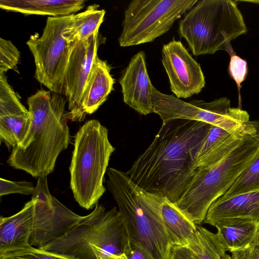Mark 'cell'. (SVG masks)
<instances>
[{
	"label": "cell",
	"mask_w": 259,
	"mask_h": 259,
	"mask_svg": "<svg viewBox=\"0 0 259 259\" xmlns=\"http://www.w3.org/2000/svg\"><path fill=\"white\" fill-rule=\"evenodd\" d=\"M20 57V53L10 40L0 38V74L17 68Z\"/></svg>",
	"instance_id": "cell-27"
},
{
	"label": "cell",
	"mask_w": 259,
	"mask_h": 259,
	"mask_svg": "<svg viewBox=\"0 0 259 259\" xmlns=\"http://www.w3.org/2000/svg\"><path fill=\"white\" fill-rule=\"evenodd\" d=\"M198 2L197 0H134L124 12L120 47L153 41L166 33L176 20Z\"/></svg>",
	"instance_id": "cell-8"
},
{
	"label": "cell",
	"mask_w": 259,
	"mask_h": 259,
	"mask_svg": "<svg viewBox=\"0 0 259 259\" xmlns=\"http://www.w3.org/2000/svg\"><path fill=\"white\" fill-rule=\"evenodd\" d=\"M188 246L199 259H226L227 255L218 244L214 233L199 225Z\"/></svg>",
	"instance_id": "cell-24"
},
{
	"label": "cell",
	"mask_w": 259,
	"mask_h": 259,
	"mask_svg": "<svg viewBox=\"0 0 259 259\" xmlns=\"http://www.w3.org/2000/svg\"><path fill=\"white\" fill-rule=\"evenodd\" d=\"M236 1H198L179 22L178 32L194 56L212 54L219 50L235 54L231 41L247 32Z\"/></svg>",
	"instance_id": "cell-6"
},
{
	"label": "cell",
	"mask_w": 259,
	"mask_h": 259,
	"mask_svg": "<svg viewBox=\"0 0 259 259\" xmlns=\"http://www.w3.org/2000/svg\"><path fill=\"white\" fill-rule=\"evenodd\" d=\"M211 125L186 119L162 123L126 174L142 189L175 203L198 169L196 154Z\"/></svg>",
	"instance_id": "cell-1"
},
{
	"label": "cell",
	"mask_w": 259,
	"mask_h": 259,
	"mask_svg": "<svg viewBox=\"0 0 259 259\" xmlns=\"http://www.w3.org/2000/svg\"><path fill=\"white\" fill-rule=\"evenodd\" d=\"M31 123L30 112L0 117V139L9 149L19 146L26 137Z\"/></svg>",
	"instance_id": "cell-23"
},
{
	"label": "cell",
	"mask_w": 259,
	"mask_h": 259,
	"mask_svg": "<svg viewBox=\"0 0 259 259\" xmlns=\"http://www.w3.org/2000/svg\"><path fill=\"white\" fill-rule=\"evenodd\" d=\"M102 259H128L125 253L113 254Z\"/></svg>",
	"instance_id": "cell-33"
},
{
	"label": "cell",
	"mask_w": 259,
	"mask_h": 259,
	"mask_svg": "<svg viewBox=\"0 0 259 259\" xmlns=\"http://www.w3.org/2000/svg\"><path fill=\"white\" fill-rule=\"evenodd\" d=\"M125 253L128 259H147L142 250L131 242Z\"/></svg>",
	"instance_id": "cell-32"
},
{
	"label": "cell",
	"mask_w": 259,
	"mask_h": 259,
	"mask_svg": "<svg viewBox=\"0 0 259 259\" xmlns=\"http://www.w3.org/2000/svg\"><path fill=\"white\" fill-rule=\"evenodd\" d=\"M130 241L116 207L107 210L98 203L67 233L41 249L74 259H102L125 253Z\"/></svg>",
	"instance_id": "cell-5"
},
{
	"label": "cell",
	"mask_w": 259,
	"mask_h": 259,
	"mask_svg": "<svg viewBox=\"0 0 259 259\" xmlns=\"http://www.w3.org/2000/svg\"><path fill=\"white\" fill-rule=\"evenodd\" d=\"M170 259H199L188 245L173 246Z\"/></svg>",
	"instance_id": "cell-31"
},
{
	"label": "cell",
	"mask_w": 259,
	"mask_h": 259,
	"mask_svg": "<svg viewBox=\"0 0 259 259\" xmlns=\"http://www.w3.org/2000/svg\"><path fill=\"white\" fill-rule=\"evenodd\" d=\"M123 102L141 115L154 113L152 93L145 53L140 51L131 59L119 80Z\"/></svg>",
	"instance_id": "cell-14"
},
{
	"label": "cell",
	"mask_w": 259,
	"mask_h": 259,
	"mask_svg": "<svg viewBox=\"0 0 259 259\" xmlns=\"http://www.w3.org/2000/svg\"><path fill=\"white\" fill-rule=\"evenodd\" d=\"M155 195L158 209L172 246L188 245L196 231L195 224L167 198Z\"/></svg>",
	"instance_id": "cell-18"
},
{
	"label": "cell",
	"mask_w": 259,
	"mask_h": 259,
	"mask_svg": "<svg viewBox=\"0 0 259 259\" xmlns=\"http://www.w3.org/2000/svg\"><path fill=\"white\" fill-rule=\"evenodd\" d=\"M114 83L109 65L97 56L83 96L82 105L86 114L94 113L105 102L113 90Z\"/></svg>",
	"instance_id": "cell-20"
},
{
	"label": "cell",
	"mask_w": 259,
	"mask_h": 259,
	"mask_svg": "<svg viewBox=\"0 0 259 259\" xmlns=\"http://www.w3.org/2000/svg\"><path fill=\"white\" fill-rule=\"evenodd\" d=\"M66 103L60 94L44 90L28 97L31 126L23 142L12 149L7 161L10 166L35 178L54 171L59 154L71 143Z\"/></svg>",
	"instance_id": "cell-2"
},
{
	"label": "cell",
	"mask_w": 259,
	"mask_h": 259,
	"mask_svg": "<svg viewBox=\"0 0 259 259\" xmlns=\"http://www.w3.org/2000/svg\"><path fill=\"white\" fill-rule=\"evenodd\" d=\"M246 222L259 223V190L221 196L211 204L203 223L217 229Z\"/></svg>",
	"instance_id": "cell-15"
},
{
	"label": "cell",
	"mask_w": 259,
	"mask_h": 259,
	"mask_svg": "<svg viewBox=\"0 0 259 259\" xmlns=\"http://www.w3.org/2000/svg\"><path fill=\"white\" fill-rule=\"evenodd\" d=\"M106 181L123 218L130 242L147 259H170L172 246L159 214L154 194L135 184L126 172L108 168Z\"/></svg>",
	"instance_id": "cell-3"
},
{
	"label": "cell",
	"mask_w": 259,
	"mask_h": 259,
	"mask_svg": "<svg viewBox=\"0 0 259 259\" xmlns=\"http://www.w3.org/2000/svg\"><path fill=\"white\" fill-rule=\"evenodd\" d=\"M83 0H1L2 9L27 15L63 17L73 15L85 6Z\"/></svg>",
	"instance_id": "cell-19"
},
{
	"label": "cell",
	"mask_w": 259,
	"mask_h": 259,
	"mask_svg": "<svg viewBox=\"0 0 259 259\" xmlns=\"http://www.w3.org/2000/svg\"><path fill=\"white\" fill-rule=\"evenodd\" d=\"M162 63L176 97L186 99L200 93L205 81L200 65L179 40L163 45Z\"/></svg>",
	"instance_id": "cell-13"
},
{
	"label": "cell",
	"mask_w": 259,
	"mask_h": 259,
	"mask_svg": "<svg viewBox=\"0 0 259 259\" xmlns=\"http://www.w3.org/2000/svg\"><path fill=\"white\" fill-rule=\"evenodd\" d=\"M99 46V30L79 42L72 50L65 72L63 93L68 102V119L83 121L85 113L82 100L85 88L97 58Z\"/></svg>",
	"instance_id": "cell-12"
},
{
	"label": "cell",
	"mask_w": 259,
	"mask_h": 259,
	"mask_svg": "<svg viewBox=\"0 0 259 259\" xmlns=\"http://www.w3.org/2000/svg\"><path fill=\"white\" fill-rule=\"evenodd\" d=\"M32 198L35 204L29 244L33 247L41 248L63 236L82 218L51 195L47 176L38 178Z\"/></svg>",
	"instance_id": "cell-11"
},
{
	"label": "cell",
	"mask_w": 259,
	"mask_h": 259,
	"mask_svg": "<svg viewBox=\"0 0 259 259\" xmlns=\"http://www.w3.org/2000/svg\"><path fill=\"white\" fill-rule=\"evenodd\" d=\"M35 187L32 183L25 180L12 181L0 179V196L10 194L19 193L24 195H33Z\"/></svg>",
	"instance_id": "cell-28"
},
{
	"label": "cell",
	"mask_w": 259,
	"mask_h": 259,
	"mask_svg": "<svg viewBox=\"0 0 259 259\" xmlns=\"http://www.w3.org/2000/svg\"><path fill=\"white\" fill-rule=\"evenodd\" d=\"M215 239L225 252L247 248L259 242V223L246 222L217 228Z\"/></svg>",
	"instance_id": "cell-21"
},
{
	"label": "cell",
	"mask_w": 259,
	"mask_h": 259,
	"mask_svg": "<svg viewBox=\"0 0 259 259\" xmlns=\"http://www.w3.org/2000/svg\"><path fill=\"white\" fill-rule=\"evenodd\" d=\"M231 253L227 255L226 259H259V242L247 248Z\"/></svg>",
	"instance_id": "cell-30"
},
{
	"label": "cell",
	"mask_w": 259,
	"mask_h": 259,
	"mask_svg": "<svg viewBox=\"0 0 259 259\" xmlns=\"http://www.w3.org/2000/svg\"><path fill=\"white\" fill-rule=\"evenodd\" d=\"M229 71L231 77L235 81L238 87L245 79L247 74L246 61L235 54L231 56Z\"/></svg>",
	"instance_id": "cell-29"
},
{
	"label": "cell",
	"mask_w": 259,
	"mask_h": 259,
	"mask_svg": "<svg viewBox=\"0 0 259 259\" xmlns=\"http://www.w3.org/2000/svg\"><path fill=\"white\" fill-rule=\"evenodd\" d=\"M72 15L48 17L41 35H31L26 42L34 59L35 78L51 92L60 95L74 49L64 36Z\"/></svg>",
	"instance_id": "cell-9"
},
{
	"label": "cell",
	"mask_w": 259,
	"mask_h": 259,
	"mask_svg": "<svg viewBox=\"0 0 259 259\" xmlns=\"http://www.w3.org/2000/svg\"><path fill=\"white\" fill-rule=\"evenodd\" d=\"M0 259H74L36 248L29 244L9 249L0 253Z\"/></svg>",
	"instance_id": "cell-26"
},
{
	"label": "cell",
	"mask_w": 259,
	"mask_h": 259,
	"mask_svg": "<svg viewBox=\"0 0 259 259\" xmlns=\"http://www.w3.org/2000/svg\"><path fill=\"white\" fill-rule=\"evenodd\" d=\"M35 200L33 198L21 210L8 217L0 218V253L29 244L31 234Z\"/></svg>",
	"instance_id": "cell-17"
},
{
	"label": "cell",
	"mask_w": 259,
	"mask_h": 259,
	"mask_svg": "<svg viewBox=\"0 0 259 259\" xmlns=\"http://www.w3.org/2000/svg\"><path fill=\"white\" fill-rule=\"evenodd\" d=\"M259 153V121L240 144L213 165L198 168L175 202L196 225L203 222L211 204L222 196Z\"/></svg>",
	"instance_id": "cell-4"
},
{
	"label": "cell",
	"mask_w": 259,
	"mask_h": 259,
	"mask_svg": "<svg viewBox=\"0 0 259 259\" xmlns=\"http://www.w3.org/2000/svg\"><path fill=\"white\" fill-rule=\"evenodd\" d=\"M99 7L94 4L88 6L84 11L72 15L64 36L73 48L99 30L106 13L104 10H99Z\"/></svg>",
	"instance_id": "cell-22"
},
{
	"label": "cell",
	"mask_w": 259,
	"mask_h": 259,
	"mask_svg": "<svg viewBox=\"0 0 259 259\" xmlns=\"http://www.w3.org/2000/svg\"><path fill=\"white\" fill-rule=\"evenodd\" d=\"M152 102L154 113L160 116L162 123L186 119L235 130L243 127L249 121L248 112L231 107L230 100L226 97L210 102L202 100L186 102L174 96L162 93L154 88Z\"/></svg>",
	"instance_id": "cell-10"
},
{
	"label": "cell",
	"mask_w": 259,
	"mask_h": 259,
	"mask_svg": "<svg viewBox=\"0 0 259 259\" xmlns=\"http://www.w3.org/2000/svg\"><path fill=\"white\" fill-rule=\"evenodd\" d=\"M256 122L249 121L243 127L235 130L211 125L196 154L197 168L207 167L222 160L240 144Z\"/></svg>",
	"instance_id": "cell-16"
},
{
	"label": "cell",
	"mask_w": 259,
	"mask_h": 259,
	"mask_svg": "<svg viewBox=\"0 0 259 259\" xmlns=\"http://www.w3.org/2000/svg\"><path fill=\"white\" fill-rule=\"evenodd\" d=\"M115 150L107 128L97 119L87 121L75 134L69 167L70 188L83 208H93L105 193L104 178Z\"/></svg>",
	"instance_id": "cell-7"
},
{
	"label": "cell",
	"mask_w": 259,
	"mask_h": 259,
	"mask_svg": "<svg viewBox=\"0 0 259 259\" xmlns=\"http://www.w3.org/2000/svg\"><path fill=\"white\" fill-rule=\"evenodd\" d=\"M248 2H253V3H257V4H259V1H248Z\"/></svg>",
	"instance_id": "cell-34"
},
{
	"label": "cell",
	"mask_w": 259,
	"mask_h": 259,
	"mask_svg": "<svg viewBox=\"0 0 259 259\" xmlns=\"http://www.w3.org/2000/svg\"><path fill=\"white\" fill-rule=\"evenodd\" d=\"M259 190V153L222 196L228 197Z\"/></svg>",
	"instance_id": "cell-25"
}]
</instances>
